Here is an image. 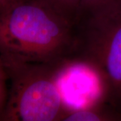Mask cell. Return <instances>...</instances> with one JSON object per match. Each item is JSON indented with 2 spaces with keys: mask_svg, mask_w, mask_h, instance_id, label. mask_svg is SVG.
<instances>
[{
  "mask_svg": "<svg viewBox=\"0 0 121 121\" xmlns=\"http://www.w3.org/2000/svg\"><path fill=\"white\" fill-rule=\"evenodd\" d=\"M18 0H0V12Z\"/></svg>",
  "mask_w": 121,
  "mask_h": 121,
  "instance_id": "8",
  "label": "cell"
},
{
  "mask_svg": "<svg viewBox=\"0 0 121 121\" xmlns=\"http://www.w3.org/2000/svg\"><path fill=\"white\" fill-rule=\"evenodd\" d=\"M116 117L98 108H86L75 110H69L62 121H94L114 120Z\"/></svg>",
  "mask_w": 121,
  "mask_h": 121,
  "instance_id": "5",
  "label": "cell"
},
{
  "mask_svg": "<svg viewBox=\"0 0 121 121\" xmlns=\"http://www.w3.org/2000/svg\"><path fill=\"white\" fill-rule=\"evenodd\" d=\"M73 54L93 71L106 99L121 106V8L95 13L77 26Z\"/></svg>",
  "mask_w": 121,
  "mask_h": 121,
  "instance_id": "3",
  "label": "cell"
},
{
  "mask_svg": "<svg viewBox=\"0 0 121 121\" xmlns=\"http://www.w3.org/2000/svg\"><path fill=\"white\" fill-rule=\"evenodd\" d=\"M121 8V0H81L77 25L95 13Z\"/></svg>",
  "mask_w": 121,
  "mask_h": 121,
  "instance_id": "4",
  "label": "cell"
},
{
  "mask_svg": "<svg viewBox=\"0 0 121 121\" xmlns=\"http://www.w3.org/2000/svg\"><path fill=\"white\" fill-rule=\"evenodd\" d=\"M5 75H8L7 71L5 67L4 62L3 60V58L1 56V55L0 53V77L1 76H5Z\"/></svg>",
  "mask_w": 121,
  "mask_h": 121,
  "instance_id": "9",
  "label": "cell"
},
{
  "mask_svg": "<svg viewBox=\"0 0 121 121\" xmlns=\"http://www.w3.org/2000/svg\"><path fill=\"white\" fill-rule=\"evenodd\" d=\"M3 60L10 87L0 121H62L70 110L59 83L65 63L52 65Z\"/></svg>",
  "mask_w": 121,
  "mask_h": 121,
  "instance_id": "2",
  "label": "cell"
},
{
  "mask_svg": "<svg viewBox=\"0 0 121 121\" xmlns=\"http://www.w3.org/2000/svg\"><path fill=\"white\" fill-rule=\"evenodd\" d=\"M8 81V75L0 77V118L4 110L8 97V89L7 86Z\"/></svg>",
  "mask_w": 121,
  "mask_h": 121,
  "instance_id": "7",
  "label": "cell"
},
{
  "mask_svg": "<svg viewBox=\"0 0 121 121\" xmlns=\"http://www.w3.org/2000/svg\"><path fill=\"white\" fill-rule=\"evenodd\" d=\"M77 28L43 0H18L0 12L3 59L57 65L73 54Z\"/></svg>",
  "mask_w": 121,
  "mask_h": 121,
  "instance_id": "1",
  "label": "cell"
},
{
  "mask_svg": "<svg viewBox=\"0 0 121 121\" xmlns=\"http://www.w3.org/2000/svg\"><path fill=\"white\" fill-rule=\"evenodd\" d=\"M68 18L75 26L79 19L81 0H43Z\"/></svg>",
  "mask_w": 121,
  "mask_h": 121,
  "instance_id": "6",
  "label": "cell"
}]
</instances>
